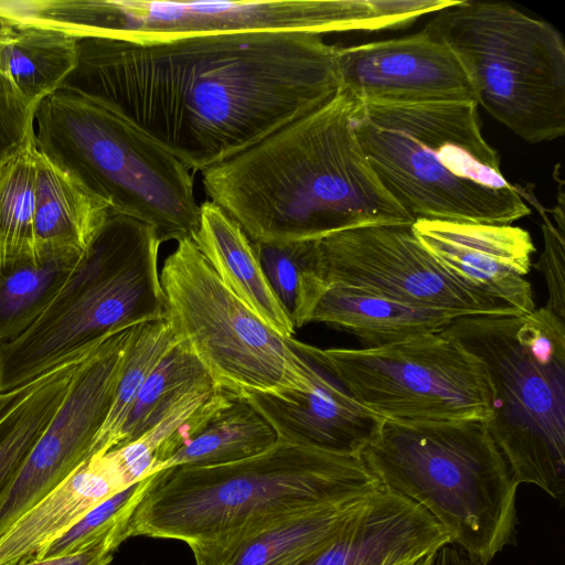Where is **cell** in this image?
I'll list each match as a JSON object with an SVG mask.
<instances>
[{
  "mask_svg": "<svg viewBox=\"0 0 565 565\" xmlns=\"http://www.w3.org/2000/svg\"><path fill=\"white\" fill-rule=\"evenodd\" d=\"M109 215L104 200L39 151L33 221L36 255L85 254Z\"/></svg>",
  "mask_w": 565,
  "mask_h": 565,
  "instance_id": "cell-23",
  "label": "cell"
},
{
  "mask_svg": "<svg viewBox=\"0 0 565 565\" xmlns=\"http://www.w3.org/2000/svg\"><path fill=\"white\" fill-rule=\"evenodd\" d=\"M38 379L13 391L0 394V418L36 384Z\"/></svg>",
  "mask_w": 565,
  "mask_h": 565,
  "instance_id": "cell-38",
  "label": "cell"
},
{
  "mask_svg": "<svg viewBox=\"0 0 565 565\" xmlns=\"http://www.w3.org/2000/svg\"><path fill=\"white\" fill-rule=\"evenodd\" d=\"M154 228L111 214L41 316L0 343V394L81 355L110 333L166 320Z\"/></svg>",
  "mask_w": 565,
  "mask_h": 565,
  "instance_id": "cell-8",
  "label": "cell"
},
{
  "mask_svg": "<svg viewBox=\"0 0 565 565\" xmlns=\"http://www.w3.org/2000/svg\"><path fill=\"white\" fill-rule=\"evenodd\" d=\"M443 333L483 364L491 382L487 426L518 484L565 495V320L532 312L461 316Z\"/></svg>",
  "mask_w": 565,
  "mask_h": 565,
  "instance_id": "cell-6",
  "label": "cell"
},
{
  "mask_svg": "<svg viewBox=\"0 0 565 565\" xmlns=\"http://www.w3.org/2000/svg\"><path fill=\"white\" fill-rule=\"evenodd\" d=\"M543 218L542 232L544 249L536 264L546 281L548 299L545 307L565 320V232H561L545 215L540 206Z\"/></svg>",
  "mask_w": 565,
  "mask_h": 565,
  "instance_id": "cell-34",
  "label": "cell"
},
{
  "mask_svg": "<svg viewBox=\"0 0 565 565\" xmlns=\"http://www.w3.org/2000/svg\"><path fill=\"white\" fill-rule=\"evenodd\" d=\"M335 51L307 32L87 38L63 87L105 103L194 173L332 99Z\"/></svg>",
  "mask_w": 565,
  "mask_h": 565,
  "instance_id": "cell-1",
  "label": "cell"
},
{
  "mask_svg": "<svg viewBox=\"0 0 565 565\" xmlns=\"http://www.w3.org/2000/svg\"><path fill=\"white\" fill-rule=\"evenodd\" d=\"M354 99L328 103L202 171L210 201L250 241H317L369 225L413 224L353 130Z\"/></svg>",
  "mask_w": 565,
  "mask_h": 565,
  "instance_id": "cell-2",
  "label": "cell"
},
{
  "mask_svg": "<svg viewBox=\"0 0 565 565\" xmlns=\"http://www.w3.org/2000/svg\"><path fill=\"white\" fill-rule=\"evenodd\" d=\"M317 241H250L275 295L296 329L310 322L327 289L319 271Z\"/></svg>",
  "mask_w": 565,
  "mask_h": 565,
  "instance_id": "cell-29",
  "label": "cell"
},
{
  "mask_svg": "<svg viewBox=\"0 0 565 565\" xmlns=\"http://www.w3.org/2000/svg\"><path fill=\"white\" fill-rule=\"evenodd\" d=\"M118 547L114 541L107 540L74 554L35 559L19 565H110L113 554Z\"/></svg>",
  "mask_w": 565,
  "mask_h": 565,
  "instance_id": "cell-36",
  "label": "cell"
},
{
  "mask_svg": "<svg viewBox=\"0 0 565 565\" xmlns=\"http://www.w3.org/2000/svg\"><path fill=\"white\" fill-rule=\"evenodd\" d=\"M108 452L114 458L127 486L154 473V457L140 439L114 448Z\"/></svg>",
  "mask_w": 565,
  "mask_h": 565,
  "instance_id": "cell-35",
  "label": "cell"
},
{
  "mask_svg": "<svg viewBox=\"0 0 565 565\" xmlns=\"http://www.w3.org/2000/svg\"><path fill=\"white\" fill-rule=\"evenodd\" d=\"M54 25L77 39L161 42L195 35L376 31L387 25L380 0H58Z\"/></svg>",
  "mask_w": 565,
  "mask_h": 565,
  "instance_id": "cell-12",
  "label": "cell"
},
{
  "mask_svg": "<svg viewBox=\"0 0 565 565\" xmlns=\"http://www.w3.org/2000/svg\"><path fill=\"white\" fill-rule=\"evenodd\" d=\"M78 41L60 30L1 21L0 77L24 103L38 108L75 70Z\"/></svg>",
  "mask_w": 565,
  "mask_h": 565,
  "instance_id": "cell-24",
  "label": "cell"
},
{
  "mask_svg": "<svg viewBox=\"0 0 565 565\" xmlns=\"http://www.w3.org/2000/svg\"><path fill=\"white\" fill-rule=\"evenodd\" d=\"M277 441L278 437L270 424L245 396L236 395L199 435L172 455L161 469L233 463L258 456Z\"/></svg>",
  "mask_w": 565,
  "mask_h": 565,
  "instance_id": "cell-27",
  "label": "cell"
},
{
  "mask_svg": "<svg viewBox=\"0 0 565 565\" xmlns=\"http://www.w3.org/2000/svg\"><path fill=\"white\" fill-rule=\"evenodd\" d=\"M361 459L383 489L422 507L488 565L515 544L518 482L484 420H383Z\"/></svg>",
  "mask_w": 565,
  "mask_h": 565,
  "instance_id": "cell-5",
  "label": "cell"
},
{
  "mask_svg": "<svg viewBox=\"0 0 565 565\" xmlns=\"http://www.w3.org/2000/svg\"><path fill=\"white\" fill-rule=\"evenodd\" d=\"M291 342L383 420L488 422L491 416L493 392L483 364L443 332L377 348L320 349L295 338Z\"/></svg>",
  "mask_w": 565,
  "mask_h": 565,
  "instance_id": "cell-11",
  "label": "cell"
},
{
  "mask_svg": "<svg viewBox=\"0 0 565 565\" xmlns=\"http://www.w3.org/2000/svg\"><path fill=\"white\" fill-rule=\"evenodd\" d=\"M149 477L93 508L66 533L50 544L38 559L74 554L107 540L120 546L126 541V526L143 495Z\"/></svg>",
  "mask_w": 565,
  "mask_h": 565,
  "instance_id": "cell-32",
  "label": "cell"
},
{
  "mask_svg": "<svg viewBox=\"0 0 565 565\" xmlns=\"http://www.w3.org/2000/svg\"><path fill=\"white\" fill-rule=\"evenodd\" d=\"M449 542L422 507L382 488L331 543L294 565H396Z\"/></svg>",
  "mask_w": 565,
  "mask_h": 565,
  "instance_id": "cell-18",
  "label": "cell"
},
{
  "mask_svg": "<svg viewBox=\"0 0 565 565\" xmlns=\"http://www.w3.org/2000/svg\"><path fill=\"white\" fill-rule=\"evenodd\" d=\"M38 157L32 140L0 164V258L36 256L33 221Z\"/></svg>",
  "mask_w": 565,
  "mask_h": 565,
  "instance_id": "cell-30",
  "label": "cell"
},
{
  "mask_svg": "<svg viewBox=\"0 0 565 565\" xmlns=\"http://www.w3.org/2000/svg\"><path fill=\"white\" fill-rule=\"evenodd\" d=\"M127 487L109 452L90 457L0 536V565L38 559L93 508Z\"/></svg>",
  "mask_w": 565,
  "mask_h": 565,
  "instance_id": "cell-19",
  "label": "cell"
},
{
  "mask_svg": "<svg viewBox=\"0 0 565 565\" xmlns=\"http://www.w3.org/2000/svg\"><path fill=\"white\" fill-rule=\"evenodd\" d=\"M177 342L178 340L166 320L138 326L111 407L95 438L92 457L104 455L116 447L138 392Z\"/></svg>",
  "mask_w": 565,
  "mask_h": 565,
  "instance_id": "cell-31",
  "label": "cell"
},
{
  "mask_svg": "<svg viewBox=\"0 0 565 565\" xmlns=\"http://www.w3.org/2000/svg\"><path fill=\"white\" fill-rule=\"evenodd\" d=\"M381 490L361 458L278 440L242 461L152 473L125 536L188 546L239 539L286 516L364 500Z\"/></svg>",
  "mask_w": 565,
  "mask_h": 565,
  "instance_id": "cell-3",
  "label": "cell"
},
{
  "mask_svg": "<svg viewBox=\"0 0 565 565\" xmlns=\"http://www.w3.org/2000/svg\"><path fill=\"white\" fill-rule=\"evenodd\" d=\"M458 316L439 309L396 301L362 289L330 286L310 322L354 335L361 348H377L428 333L443 332Z\"/></svg>",
  "mask_w": 565,
  "mask_h": 565,
  "instance_id": "cell-22",
  "label": "cell"
},
{
  "mask_svg": "<svg viewBox=\"0 0 565 565\" xmlns=\"http://www.w3.org/2000/svg\"><path fill=\"white\" fill-rule=\"evenodd\" d=\"M90 350L38 377L35 386L0 418V502L58 412Z\"/></svg>",
  "mask_w": 565,
  "mask_h": 565,
  "instance_id": "cell-25",
  "label": "cell"
},
{
  "mask_svg": "<svg viewBox=\"0 0 565 565\" xmlns=\"http://www.w3.org/2000/svg\"><path fill=\"white\" fill-rule=\"evenodd\" d=\"M317 247L327 287L362 289L458 317L519 312L454 279L419 243L412 224L355 227L318 239Z\"/></svg>",
  "mask_w": 565,
  "mask_h": 565,
  "instance_id": "cell-13",
  "label": "cell"
},
{
  "mask_svg": "<svg viewBox=\"0 0 565 565\" xmlns=\"http://www.w3.org/2000/svg\"><path fill=\"white\" fill-rule=\"evenodd\" d=\"M373 497L289 515L224 547L190 550L195 565H294L331 543Z\"/></svg>",
  "mask_w": 565,
  "mask_h": 565,
  "instance_id": "cell-21",
  "label": "cell"
},
{
  "mask_svg": "<svg viewBox=\"0 0 565 565\" xmlns=\"http://www.w3.org/2000/svg\"><path fill=\"white\" fill-rule=\"evenodd\" d=\"M193 243L220 279L275 332L292 338L296 328L275 295L250 239L211 201L200 204Z\"/></svg>",
  "mask_w": 565,
  "mask_h": 565,
  "instance_id": "cell-20",
  "label": "cell"
},
{
  "mask_svg": "<svg viewBox=\"0 0 565 565\" xmlns=\"http://www.w3.org/2000/svg\"><path fill=\"white\" fill-rule=\"evenodd\" d=\"M85 254L0 258V343L19 337L41 316Z\"/></svg>",
  "mask_w": 565,
  "mask_h": 565,
  "instance_id": "cell-26",
  "label": "cell"
},
{
  "mask_svg": "<svg viewBox=\"0 0 565 565\" xmlns=\"http://www.w3.org/2000/svg\"><path fill=\"white\" fill-rule=\"evenodd\" d=\"M425 29L463 66L478 106L527 142L565 132V44L558 30L504 2L455 0Z\"/></svg>",
  "mask_w": 565,
  "mask_h": 565,
  "instance_id": "cell-9",
  "label": "cell"
},
{
  "mask_svg": "<svg viewBox=\"0 0 565 565\" xmlns=\"http://www.w3.org/2000/svg\"><path fill=\"white\" fill-rule=\"evenodd\" d=\"M35 111L0 77V164L34 140Z\"/></svg>",
  "mask_w": 565,
  "mask_h": 565,
  "instance_id": "cell-33",
  "label": "cell"
},
{
  "mask_svg": "<svg viewBox=\"0 0 565 565\" xmlns=\"http://www.w3.org/2000/svg\"><path fill=\"white\" fill-rule=\"evenodd\" d=\"M352 126L379 180L414 220L512 224L529 214L482 136L478 104H361Z\"/></svg>",
  "mask_w": 565,
  "mask_h": 565,
  "instance_id": "cell-4",
  "label": "cell"
},
{
  "mask_svg": "<svg viewBox=\"0 0 565 565\" xmlns=\"http://www.w3.org/2000/svg\"><path fill=\"white\" fill-rule=\"evenodd\" d=\"M417 561H418V559L406 561V562H403V563H399V564H396V565H415V563H416Z\"/></svg>",
  "mask_w": 565,
  "mask_h": 565,
  "instance_id": "cell-40",
  "label": "cell"
},
{
  "mask_svg": "<svg viewBox=\"0 0 565 565\" xmlns=\"http://www.w3.org/2000/svg\"><path fill=\"white\" fill-rule=\"evenodd\" d=\"M413 232L439 265L465 287L519 312L536 307L530 281L535 246L512 224L416 220Z\"/></svg>",
  "mask_w": 565,
  "mask_h": 565,
  "instance_id": "cell-16",
  "label": "cell"
},
{
  "mask_svg": "<svg viewBox=\"0 0 565 565\" xmlns=\"http://www.w3.org/2000/svg\"><path fill=\"white\" fill-rule=\"evenodd\" d=\"M340 90L361 104L477 103L451 49L426 29L403 38L337 47Z\"/></svg>",
  "mask_w": 565,
  "mask_h": 565,
  "instance_id": "cell-15",
  "label": "cell"
},
{
  "mask_svg": "<svg viewBox=\"0 0 565 565\" xmlns=\"http://www.w3.org/2000/svg\"><path fill=\"white\" fill-rule=\"evenodd\" d=\"M177 243L160 274L166 321L215 387L238 396L310 391L321 366L230 290L192 239Z\"/></svg>",
  "mask_w": 565,
  "mask_h": 565,
  "instance_id": "cell-10",
  "label": "cell"
},
{
  "mask_svg": "<svg viewBox=\"0 0 565 565\" xmlns=\"http://www.w3.org/2000/svg\"><path fill=\"white\" fill-rule=\"evenodd\" d=\"M215 385L202 363L178 341L138 392L115 448L139 438L191 393Z\"/></svg>",
  "mask_w": 565,
  "mask_h": 565,
  "instance_id": "cell-28",
  "label": "cell"
},
{
  "mask_svg": "<svg viewBox=\"0 0 565 565\" xmlns=\"http://www.w3.org/2000/svg\"><path fill=\"white\" fill-rule=\"evenodd\" d=\"M431 554V553H430ZM430 554L428 555H425L423 556L422 558H419L415 565H428L429 564V559H430Z\"/></svg>",
  "mask_w": 565,
  "mask_h": 565,
  "instance_id": "cell-39",
  "label": "cell"
},
{
  "mask_svg": "<svg viewBox=\"0 0 565 565\" xmlns=\"http://www.w3.org/2000/svg\"><path fill=\"white\" fill-rule=\"evenodd\" d=\"M138 326L107 335L79 365L58 412L0 502V536L92 457Z\"/></svg>",
  "mask_w": 565,
  "mask_h": 565,
  "instance_id": "cell-14",
  "label": "cell"
},
{
  "mask_svg": "<svg viewBox=\"0 0 565 565\" xmlns=\"http://www.w3.org/2000/svg\"><path fill=\"white\" fill-rule=\"evenodd\" d=\"M0 23H1V21H0Z\"/></svg>",
  "mask_w": 565,
  "mask_h": 565,
  "instance_id": "cell-41",
  "label": "cell"
},
{
  "mask_svg": "<svg viewBox=\"0 0 565 565\" xmlns=\"http://www.w3.org/2000/svg\"><path fill=\"white\" fill-rule=\"evenodd\" d=\"M38 150L104 200L111 214L152 226L161 243L200 224L193 172L97 98L62 87L36 108Z\"/></svg>",
  "mask_w": 565,
  "mask_h": 565,
  "instance_id": "cell-7",
  "label": "cell"
},
{
  "mask_svg": "<svg viewBox=\"0 0 565 565\" xmlns=\"http://www.w3.org/2000/svg\"><path fill=\"white\" fill-rule=\"evenodd\" d=\"M428 565H486L468 555L454 543H446L430 554Z\"/></svg>",
  "mask_w": 565,
  "mask_h": 565,
  "instance_id": "cell-37",
  "label": "cell"
},
{
  "mask_svg": "<svg viewBox=\"0 0 565 565\" xmlns=\"http://www.w3.org/2000/svg\"><path fill=\"white\" fill-rule=\"evenodd\" d=\"M319 365L318 380L308 392L245 397L270 424L278 440L361 458L379 435L383 419L363 407L329 370Z\"/></svg>",
  "mask_w": 565,
  "mask_h": 565,
  "instance_id": "cell-17",
  "label": "cell"
}]
</instances>
